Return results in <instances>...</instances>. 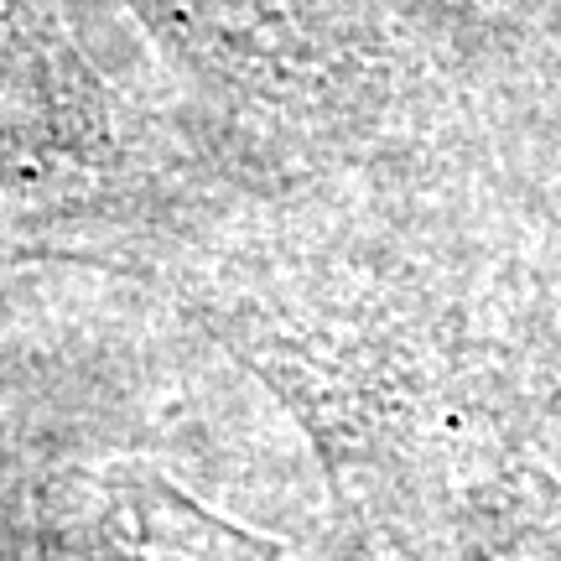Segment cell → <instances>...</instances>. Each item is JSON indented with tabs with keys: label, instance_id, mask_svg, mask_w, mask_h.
Here are the masks:
<instances>
[{
	"label": "cell",
	"instance_id": "cell-1",
	"mask_svg": "<svg viewBox=\"0 0 561 561\" xmlns=\"http://www.w3.org/2000/svg\"><path fill=\"white\" fill-rule=\"evenodd\" d=\"M37 561H286L140 462L58 468L37 494Z\"/></svg>",
	"mask_w": 561,
	"mask_h": 561
}]
</instances>
